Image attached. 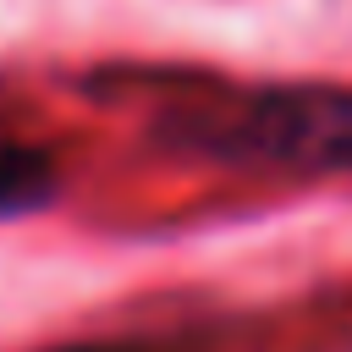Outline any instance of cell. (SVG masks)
Returning <instances> with one entry per match:
<instances>
[{"label": "cell", "instance_id": "1", "mask_svg": "<svg viewBox=\"0 0 352 352\" xmlns=\"http://www.w3.org/2000/svg\"><path fill=\"white\" fill-rule=\"evenodd\" d=\"M148 138L231 170L336 176L352 170V88H220L154 116Z\"/></svg>", "mask_w": 352, "mask_h": 352}, {"label": "cell", "instance_id": "2", "mask_svg": "<svg viewBox=\"0 0 352 352\" xmlns=\"http://www.w3.org/2000/svg\"><path fill=\"white\" fill-rule=\"evenodd\" d=\"M60 192V170L44 148L33 143H16V138H0V220H22V214H38L50 209Z\"/></svg>", "mask_w": 352, "mask_h": 352}, {"label": "cell", "instance_id": "3", "mask_svg": "<svg viewBox=\"0 0 352 352\" xmlns=\"http://www.w3.org/2000/svg\"><path fill=\"white\" fill-rule=\"evenodd\" d=\"M94 352H143V346H94Z\"/></svg>", "mask_w": 352, "mask_h": 352}]
</instances>
